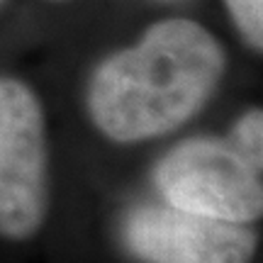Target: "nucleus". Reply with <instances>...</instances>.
<instances>
[{"label":"nucleus","instance_id":"obj_8","mask_svg":"<svg viewBox=\"0 0 263 263\" xmlns=\"http://www.w3.org/2000/svg\"><path fill=\"white\" fill-rule=\"evenodd\" d=\"M3 3H5V0H0V5H3Z\"/></svg>","mask_w":263,"mask_h":263},{"label":"nucleus","instance_id":"obj_7","mask_svg":"<svg viewBox=\"0 0 263 263\" xmlns=\"http://www.w3.org/2000/svg\"><path fill=\"white\" fill-rule=\"evenodd\" d=\"M54 3H64V0H54Z\"/></svg>","mask_w":263,"mask_h":263},{"label":"nucleus","instance_id":"obj_6","mask_svg":"<svg viewBox=\"0 0 263 263\" xmlns=\"http://www.w3.org/2000/svg\"><path fill=\"white\" fill-rule=\"evenodd\" d=\"M234 137H236V144H234L236 149L241 151L256 168H261V159H263V117H261V110H249V112L236 122Z\"/></svg>","mask_w":263,"mask_h":263},{"label":"nucleus","instance_id":"obj_1","mask_svg":"<svg viewBox=\"0 0 263 263\" xmlns=\"http://www.w3.org/2000/svg\"><path fill=\"white\" fill-rule=\"evenodd\" d=\"M224 73V51L193 20H161L90 78L88 110L107 139L163 137L195 117Z\"/></svg>","mask_w":263,"mask_h":263},{"label":"nucleus","instance_id":"obj_4","mask_svg":"<svg viewBox=\"0 0 263 263\" xmlns=\"http://www.w3.org/2000/svg\"><path fill=\"white\" fill-rule=\"evenodd\" d=\"M124 244L144 263H251L256 234L246 224L171 205H139L124 219Z\"/></svg>","mask_w":263,"mask_h":263},{"label":"nucleus","instance_id":"obj_2","mask_svg":"<svg viewBox=\"0 0 263 263\" xmlns=\"http://www.w3.org/2000/svg\"><path fill=\"white\" fill-rule=\"evenodd\" d=\"M154 183L163 202L195 215L251 224L263 212L261 168L234 144L185 139L159 161Z\"/></svg>","mask_w":263,"mask_h":263},{"label":"nucleus","instance_id":"obj_3","mask_svg":"<svg viewBox=\"0 0 263 263\" xmlns=\"http://www.w3.org/2000/svg\"><path fill=\"white\" fill-rule=\"evenodd\" d=\"M47 124L32 88L0 76V236L27 241L49 207Z\"/></svg>","mask_w":263,"mask_h":263},{"label":"nucleus","instance_id":"obj_5","mask_svg":"<svg viewBox=\"0 0 263 263\" xmlns=\"http://www.w3.org/2000/svg\"><path fill=\"white\" fill-rule=\"evenodd\" d=\"M236 29L244 34L249 47H263V0H224Z\"/></svg>","mask_w":263,"mask_h":263}]
</instances>
